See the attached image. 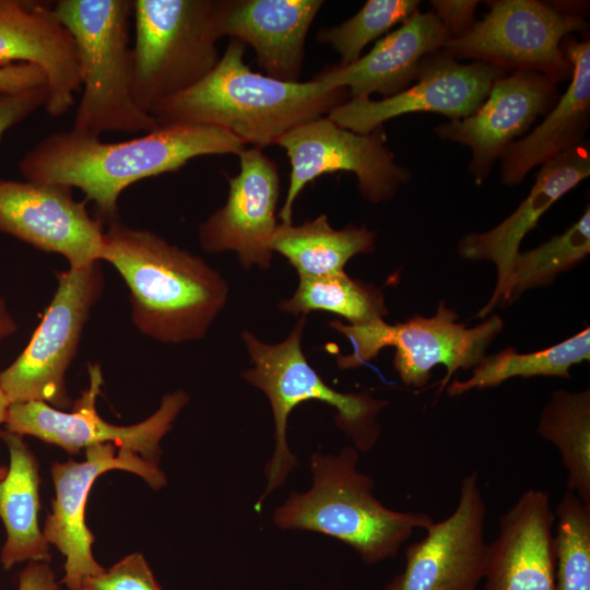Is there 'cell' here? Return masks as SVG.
<instances>
[{
    "mask_svg": "<svg viewBox=\"0 0 590 590\" xmlns=\"http://www.w3.org/2000/svg\"><path fill=\"white\" fill-rule=\"evenodd\" d=\"M238 157L239 173L227 177V200L199 225V243L211 253L235 251L244 269H269L270 244L279 225V169L256 148L244 149Z\"/></svg>",
    "mask_w": 590,
    "mask_h": 590,
    "instance_id": "e0dca14e",
    "label": "cell"
},
{
    "mask_svg": "<svg viewBox=\"0 0 590 590\" xmlns=\"http://www.w3.org/2000/svg\"><path fill=\"white\" fill-rule=\"evenodd\" d=\"M418 5L417 0H368L344 22L320 28L316 38L341 56L340 64H349L361 58L370 42L417 12Z\"/></svg>",
    "mask_w": 590,
    "mask_h": 590,
    "instance_id": "1f68e13d",
    "label": "cell"
},
{
    "mask_svg": "<svg viewBox=\"0 0 590 590\" xmlns=\"http://www.w3.org/2000/svg\"><path fill=\"white\" fill-rule=\"evenodd\" d=\"M589 175V146L580 143L541 165L528 197L502 223L487 232L470 233L461 238L458 245L461 258L491 261L497 270L495 290L477 318H485L503 304L509 270L526 235L558 199Z\"/></svg>",
    "mask_w": 590,
    "mask_h": 590,
    "instance_id": "ffe728a7",
    "label": "cell"
},
{
    "mask_svg": "<svg viewBox=\"0 0 590 590\" xmlns=\"http://www.w3.org/2000/svg\"><path fill=\"white\" fill-rule=\"evenodd\" d=\"M553 444L567 473V489L590 506V391L556 390L538 424Z\"/></svg>",
    "mask_w": 590,
    "mask_h": 590,
    "instance_id": "83f0119b",
    "label": "cell"
},
{
    "mask_svg": "<svg viewBox=\"0 0 590 590\" xmlns=\"http://www.w3.org/2000/svg\"><path fill=\"white\" fill-rule=\"evenodd\" d=\"M101 260L125 280L137 329L156 341L203 339L226 305L228 285L219 271L148 229L110 222Z\"/></svg>",
    "mask_w": 590,
    "mask_h": 590,
    "instance_id": "3957f363",
    "label": "cell"
},
{
    "mask_svg": "<svg viewBox=\"0 0 590 590\" xmlns=\"http://www.w3.org/2000/svg\"><path fill=\"white\" fill-rule=\"evenodd\" d=\"M425 58L416 78L405 90L378 101L350 98L326 116L357 133H369L382 123L410 113H437L451 120L465 118L487 98L493 83L507 71L474 61L460 63L446 51Z\"/></svg>",
    "mask_w": 590,
    "mask_h": 590,
    "instance_id": "9a60e30c",
    "label": "cell"
},
{
    "mask_svg": "<svg viewBox=\"0 0 590 590\" xmlns=\"http://www.w3.org/2000/svg\"><path fill=\"white\" fill-rule=\"evenodd\" d=\"M570 83L541 125L511 142L502 156L505 185L519 184L535 166L578 145L590 120V42L565 40Z\"/></svg>",
    "mask_w": 590,
    "mask_h": 590,
    "instance_id": "cb8c5ba5",
    "label": "cell"
},
{
    "mask_svg": "<svg viewBox=\"0 0 590 590\" xmlns=\"http://www.w3.org/2000/svg\"><path fill=\"white\" fill-rule=\"evenodd\" d=\"M44 71L31 63H15L0 68V91L17 93L46 85Z\"/></svg>",
    "mask_w": 590,
    "mask_h": 590,
    "instance_id": "d590c367",
    "label": "cell"
},
{
    "mask_svg": "<svg viewBox=\"0 0 590 590\" xmlns=\"http://www.w3.org/2000/svg\"><path fill=\"white\" fill-rule=\"evenodd\" d=\"M322 5V0H217V32L251 46L268 76L298 82L306 38Z\"/></svg>",
    "mask_w": 590,
    "mask_h": 590,
    "instance_id": "7402d4cb",
    "label": "cell"
},
{
    "mask_svg": "<svg viewBox=\"0 0 590 590\" xmlns=\"http://www.w3.org/2000/svg\"><path fill=\"white\" fill-rule=\"evenodd\" d=\"M245 51V44L231 39L206 76L151 109L157 127H215L262 151L296 126L350 99L345 88L314 80L285 82L252 71L244 61Z\"/></svg>",
    "mask_w": 590,
    "mask_h": 590,
    "instance_id": "7a4b0ae2",
    "label": "cell"
},
{
    "mask_svg": "<svg viewBox=\"0 0 590 590\" xmlns=\"http://www.w3.org/2000/svg\"><path fill=\"white\" fill-rule=\"evenodd\" d=\"M270 248L285 257L299 276H321L343 272L352 257L371 252L375 233L353 224L334 229L320 214L299 225L280 223Z\"/></svg>",
    "mask_w": 590,
    "mask_h": 590,
    "instance_id": "484cf974",
    "label": "cell"
},
{
    "mask_svg": "<svg viewBox=\"0 0 590 590\" xmlns=\"http://www.w3.org/2000/svg\"><path fill=\"white\" fill-rule=\"evenodd\" d=\"M306 321L307 315H302L287 338L276 344L264 343L248 330L241 332L252 363L241 378L267 396L274 420L275 446L264 468L267 486L255 505L258 511L296 465L287 442V421L299 403L316 400L331 405L337 412V426L358 452L371 450L380 435L377 416L388 401L376 399L368 391L341 392L328 386L302 351Z\"/></svg>",
    "mask_w": 590,
    "mask_h": 590,
    "instance_id": "5b68a950",
    "label": "cell"
},
{
    "mask_svg": "<svg viewBox=\"0 0 590 590\" xmlns=\"http://www.w3.org/2000/svg\"><path fill=\"white\" fill-rule=\"evenodd\" d=\"M16 329V322L10 314L7 304L0 294V340L12 335Z\"/></svg>",
    "mask_w": 590,
    "mask_h": 590,
    "instance_id": "74e56055",
    "label": "cell"
},
{
    "mask_svg": "<svg viewBox=\"0 0 590 590\" xmlns=\"http://www.w3.org/2000/svg\"><path fill=\"white\" fill-rule=\"evenodd\" d=\"M8 468L7 467H0V480L5 475Z\"/></svg>",
    "mask_w": 590,
    "mask_h": 590,
    "instance_id": "ab89813d",
    "label": "cell"
},
{
    "mask_svg": "<svg viewBox=\"0 0 590 590\" xmlns=\"http://www.w3.org/2000/svg\"><path fill=\"white\" fill-rule=\"evenodd\" d=\"M554 512L556 590H590V506L567 489Z\"/></svg>",
    "mask_w": 590,
    "mask_h": 590,
    "instance_id": "4dcf8cb0",
    "label": "cell"
},
{
    "mask_svg": "<svg viewBox=\"0 0 590 590\" xmlns=\"http://www.w3.org/2000/svg\"><path fill=\"white\" fill-rule=\"evenodd\" d=\"M485 518L477 472L472 471L461 481L456 509L405 548L404 569L386 590H476L489 555Z\"/></svg>",
    "mask_w": 590,
    "mask_h": 590,
    "instance_id": "4fadbf2b",
    "label": "cell"
},
{
    "mask_svg": "<svg viewBox=\"0 0 590 590\" xmlns=\"http://www.w3.org/2000/svg\"><path fill=\"white\" fill-rule=\"evenodd\" d=\"M216 13L217 0L132 1V93L142 110L150 114L214 69L221 58Z\"/></svg>",
    "mask_w": 590,
    "mask_h": 590,
    "instance_id": "52a82bcc",
    "label": "cell"
},
{
    "mask_svg": "<svg viewBox=\"0 0 590 590\" xmlns=\"http://www.w3.org/2000/svg\"><path fill=\"white\" fill-rule=\"evenodd\" d=\"M15 63L39 67L46 75L45 109L64 115L81 88L75 43L52 8L40 2L0 0V68Z\"/></svg>",
    "mask_w": 590,
    "mask_h": 590,
    "instance_id": "d6986e66",
    "label": "cell"
},
{
    "mask_svg": "<svg viewBox=\"0 0 590 590\" xmlns=\"http://www.w3.org/2000/svg\"><path fill=\"white\" fill-rule=\"evenodd\" d=\"M590 252V208L560 235L515 257L503 304L516 300L524 291L551 285L554 279L580 263Z\"/></svg>",
    "mask_w": 590,
    "mask_h": 590,
    "instance_id": "f546056e",
    "label": "cell"
},
{
    "mask_svg": "<svg viewBox=\"0 0 590 590\" xmlns=\"http://www.w3.org/2000/svg\"><path fill=\"white\" fill-rule=\"evenodd\" d=\"M0 232L64 257L70 269L101 261L104 229L72 188L0 178Z\"/></svg>",
    "mask_w": 590,
    "mask_h": 590,
    "instance_id": "2e32d148",
    "label": "cell"
},
{
    "mask_svg": "<svg viewBox=\"0 0 590 590\" xmlns=\"http://www.w3.org/2000/svg\"><path fill=\"white\" fill-rule=\"evenodd\" d=\"M556 96V82L536 72L516 71L497 79L472 115L435 128L438 137L471 149L470 172L483 182L495 160L543 114Z\"/></svg>",
    "mask_w": 590,
    "mask_h": 590,
    "instance_id": "ac0fdd59",
    "label": "cell"
},
{
    "mask_svg": "<svg viewBox=\"0 0 590 590\" xmlns=\"http://www.w3.org/2000/svg\"><path fill=\"white\" fill-rule=\"evenodd\" d=\"M278 308L293 315L327 311L364 324L388 315L381 288L354 280L344 271L321 276H299V284L291 298Z\"/></svg>",
    "mask_w": 590,
    "mask_h": 590,
    "instance_id": "f1b7e54d",
    "label": "cell"
},
{
    "mask_svg": "<svg viewBox=\"0 0 590 590\" xmlns=\"http://www.w3.org/2000/svg\"><path fill=\"white\" fill-rule=\"evenodd\" d=\"M85 460L55 462L51 477L55 486L52 511L43 529L49 545L66 557L61 579L68 590H81L82 580L102 573L105 568L96 562L92 552L94 535L86 527L85 506L96 479L110 470L131 472L153 489L166 485V475L158 464L152 463L114 444H97L84 449Z\"/></svg>",
    "mask_w": 590,
    "mask_h": 590,
    "instance_id": "5bb4252c",
    "label": "cell"
},
{
    "mask_svg": "<svg viewBox=\"0 0 590 590\" xmlns=\"http://www.w3.org/2000/svg\"><path fill=\"white\" fill-rule=\"evenodd\" d=\"M357 462L358 451L352 446L337 455L312 453L311 487L292 492L275 509L273 521L281 529L332 536L355 550L366 564H376L396 557L415 530H426L434 520L426 512L386 507Z\"/></svg>",
    "mask_w": 590,
    "mask_h": 590,
    "instance_id": "277c9868",
    "label": "cell"
},
{
    "mask_svg": "<svg viewBox=\"0 0 590 590\" xmlns=\"http://www.w3.org/2000/svg\"><path fill=\"white\" fill-rule=\"evenodd\" d=\"M1 439L10 458L7 473L0 480V518L7 532L1 565L8 570L25 560L49 563L50 546L38 522L40 476L37 460L23 436L4 430Z\"/></svg>",
    "mask_w": 590,
    "mask_h": 590,
    "instance_id": "d4e9b609",
    "label": "cell"
},
{
    "mask_svg": "<svg viewBox=\"0 0 590 590\" xmlns=\"http://www.w3.org/2000/svg\"><path fill=\"white\" fill-rule=\"evenodd\" d=\"M430 3L449 38L464 35L475 23L474 13L479 1L433 0Z\"/></svg>",
    "mask_w": 590,
    "mask_h": 590,
    "instance_id": "e575fe53",
    "label": "cell"
},
{
    "mask_svg": "<svg viewBox=\"0 0 590 590\" xmlns=\"http://www.w3.org/2000/svg\"><path fill=\"white\" fill-rule=\"evenodd\" d=\"M98 262L69 268L57 275L56 293L39 326L24 351L0 373L10 403L42 401L59 410L71 408L66 373L75 357L91 308L102 293L104 279Z\"/></svg>",
    "mask_w": 590,
    "mask_h": 590,
    "instance_id": "30bf717a",
    "label": "cell"
},
{
    "mask_svg": "<svg viewBox=\"0 0 590 590\" xmlns=\"http://www.w3.org/2000/svg\"><path fill=\"white\" fill-rule=\"evenodd\" d=\"M449 39L434 12H415L356 61L324 68L312 80L345 88L350 98L392 96L416 80L422 61Z\"/></svg>",
    "mask_w": 590,
    "mask_h": 590,
    "instance_id": "603a6c76",
    "label": "cell"
},
{
    "mask_svg": "<svg viewBox=\"0 0 590 590\" xmlns=\"http://www.w3.org/2000/svg\"><path fill=\"white\" fill-rule=\"evenodd\" d=\"M81 590H162L146 559L141 553H131L110 568L87 576Z\"/></svg>",
    "mask_w": 590,
    "mask_h": 590,
    "instance_id": "d6a6232c",
    "label": "cell"
},
{
    "mask_svg": "<svg viewBox=\"0 0 590 590\" xmlns=\"http://www.w3.org/2000/svg\"><path fill=\"white\" fill-rule=\"evenodd\" d=\"M0 438H1V432H0Z\"/></svg>",
    "mask_w": 590,
    "mask_h": 590,
    "instance_id": "60d3db41",
    "label": "cell"
},
{
    "mask_svg": "<svg viewBox=\"0 0 590 590\" xmlns=\"http://www.w3.org/2000/svg\"><path fill=\"white\" fill-rule=\"evenodd\" d=\"M489 11L462 36L444 46L451 57L470 58L505 71L536 72L556 83L571 73L563 39L587 24L578 11L536 0L491 1Z\"/></svg>",
    "mask_w": 590,
    "mask_h": 590,
    "instance_id": "9c48e42d",
    "label": "cell"
},
{
    "mask_svg": "<svg viewBox=\"0 0 590 590\" xmlns=\"http://www.w3.org/2000/svg\"><path fill=\"white\" fill-rule=\"evenodd\" d=\"M46 99V85L17 93L0 91V141L10 128L24 120L40 106H45Z\"/></svg>",
    "mask_w": 590,
    "mask_h": 590,
    "instance_id": "836d02e7",
    "label": "cell"
},
{
    "mask_svg": "<svg viewBox=\"0 0 590 590\" xmlns=\"http://www.w3.org/2000/svg\"><path fill=\"white\" fill-rule=\"evenodd\" d=\"M52 11L72 36L80 60L83 93L72 130L99 138L105 131L146 133L158 128L132 93V1L59 0Z\"/></svg>",
    "mask_w": 590,
    "mask_h": 590,
    "instance_id": "8992f818",
    "label": "cell"
},
{
    "mask_svg": "<svg viewBox=\"0 0 590 590\" xmlns=\"http://www.w3.org/2000/svg\"><path fill=\"white\" fill-rule=\"evenodd\" d=\"M458 318L457 311L441 300L434 316L416 315L393 324L384 319L364 324L330 321L329 327L346 337L353 346L351 354L337 357V364L341 369L357 368L375 358L382 349L392 346L396 349L393 367L406 386L424 387L432 377V369L445 366L447 374L438 388L441 393L458 369L474 368L482 361L504 327L497 315L472 328Z\"/></svg>",
    "mask_w": 590,
    "mask_h": 590,
    "instance_id": "ba28073f",
    "label": "cell"
},
{
    "mask_svg": "<svg viewBox=\"0 0 590 590\" xmlns=\"http://www.w3.org/2000/svg\"><path fill=\"white\" fill-rule=\"evenodd\" d=\"M103 375L98 365L90 366V386L74 402L70 412L42 401L11 403L4 422L5 432L30 435L61 447L70 455L97 444H114L158 464L160 442L190 398L184 390L166 393L160 408L144 421L119 426L104 421L96 411Z\"/></svg>",
    "mask_w": 590,
    "mask_h": 590,
    "instance_id": "7c38bea8",
    "label": "cell"
},
{
    "mask_svg": "<svg viewBox=\"0 0 590 590\" xmlns=\"http://www.w3.org/2000/svg\"><path fill=\"white\" fill-rule=\"evenodd\" d=\"M10 401L1 386V382H0V426L1 425H4V422H5V418H7V413H8V409L10 406Z\"/></svg>",
    "mask_w": 590,
    "mask_h": 590,
    "instance_id": "f35d334b",
    "label": "cell"
},
{
    "mask_svg": "<svg viewBox=\"0 0 590 590\" xmlns=\"http://www.w3.org/2000/svg\"><path fill=\"white\" fill-rule=\"evenodd\" d=\"M17 590H60L47 562H31L19 575Z\"/></svg>",
    "mask_w": 590,
    "mask_h": 590,
    "instance_id": "8d00e7d4",
    "label": "cell"
},
{
    "mask_svg": "<svg viewBox=\"0 0 590 590\" xmlns=\"http://www.w3.org/2000/svg\"><path fill=\"white\" fill-rule=\"evenodd\" d=\"M590 358V329H582L575 335L544 350L519 353L507 347L499 353L484 356L473 368L467 380L456 379L447 385L446 392L461 396L471 390L497 387L514 377L535 376L569 378L570 368Z\"/></svg>",
    "mask_w": 590,
    "mask_h": 590,
    "instance_id": "4316f807",
    "label": "cell"
},
{
    "mask_svg": "<svg viewBox=\"0 0 590 590\" xmlns=\"http://www.w3.org/2000/svg\"><path fill=\"white\" fill-rule=\"evenodd\" d=\"M554 527L548 494L538 488L522 493L499 517L485 590H556Z\"/></svg>",
    "mask_w": 590,
    "mask_h": 590,
    "instance_id": "44dd1931",
    "label": "cell"
},
{
    "mask_svg": "<svg viewBox=\"0 0 590 590\" xmlns=\"http://www.w3.org/2000/svg\"><path fill=\"white\" fill-rule=\"evenodd\" d=\"M275 144L291 164L285 201L278 212L284 224L293 223V206L302 190L321 175L353 173L362 197L374 203L391 199L411 178L386 145L382 127L357 133L321 116L291 129Z\"/></svg>",
    "mask_w": 590,
    "mask_h": 590,
    "instance_id": "8fae6325",
    "label": "cell"
},
{
    "mask_svg": "<svg viewBox=\"0 0 590 590\" xmlns=\"http://www.w3.org/2000/svg\"><path fill=\"white\" fill-rule=\"evenodd\" d=\"M246 144L231 132L210 126L158 127L141 137L104 142L74 130L51 133L21 160L26 180L78 188L101 215L118 219L121 192L142 179L177 172L204 155H238Z\"/></svg>",
    "mask_w": 590,
    "mask_h": 590,
    "instance_id": "6da1fadb",
    "label": "cell"
}]
</instances>
